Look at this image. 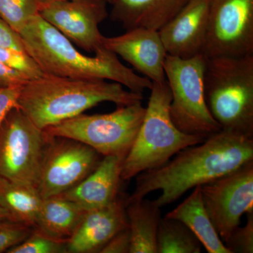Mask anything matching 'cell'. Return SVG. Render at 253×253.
Instances as JSON below:
<instances>
[{
    "label": "cell",
    "mask_w": 253,
    "mask_h": 253,
    "mask_svg": "<svg viewBox=\"0 0 253 253\" xmlns=\"http://www.w3.org/2000/svg\"><path fill=\"white\" fill-rule=\"evenodd\" d=\"M42 201V198L34 186L0 176V206L14 220L34 227Z\"/></svg>",
    "instance_id": "obj_21"
},
{
    "label": "cell",
    "mask_w": 253,
    "mask_h": 253,
    "mask_svg": "<svg viewBox=\"0 0 253 253\" xmlns=\"http://www.w3.org/2000/svg\"><path fill=\"white\" fill-rule=\"evenodd\" d=\"M107 4H112L116 0H104Z\"/></svg>",
    "instance_id": "obj_34"
},
{
    "label": "cell",
    "mask_w": 253,
    "mask_h": 253,
    "mask_svg": "<svg viewBox=\"0 0 253 253\" xmlns=\"http://www.w3.org/2000/svg\"><path fill=\"white\" fill-rule=\"evenodd\" d=\"M0 63L6 67L22 73L31 80L44 76V73L35 60L25 51L0 46Z\"/></svg>",
    "instance_id": "obj_25"
},
{
    "label": "cell",
    "mask_w": 253,
    "mask_h": 253,
    "mask_svg": "<svg viewBox=\"0 0 253 253\" xmlns=\"http://www.w3.org/2000/svg\"><path fill=\"white\" fill-rule=\"evenodd\" d=\"M130 233L127 226L113 236L100 253H130Z\"/></svg>",
    "instance_id": "obj_29"
},
{
    "label": "cell",
    "mask_w": 253,
    "mask_h": 253,
    "mask_svg": "<svg viewBox=\"0 0 253 253\" xmlns=\"http://www.w3.org/2000/svg\"><path fill=\"white\" fill-rule=\"evenodd\" d=\"M25 51L43 73L75 79L116 82L133 92L143 94L153 83L121 63L118 56L102 46L94 56L82 54L61 32L37 15L18 33Z\"/></svg>",
    "instance_id": "obj_2"
},
{
    "label": "cell",
    "mask_w": 253,
    "mask_h": 253,
    "mask_svg": "<svg viewBox=\"0 0 253 253\" xmlns=\"http://www.w3.org/2000/svg\"><path fill=\"white\" fill-rule=\"evenodd\" d=\"M106 114H81L44 130L49 136L69 138L86 144L103 157L126 158L135 141L146 108L141 103L118 106Z\"/></svg>",
    "instance_id": "obj_6"
},
{
    "label": "cell",
    "mask_w": 253,
    "mask_h": 253,
    "mask_svg": "<svg viewBox=\"0 0 253 253\" xmlns=\"http://www.w3.org/2000/svg\"><path fill=\"white\" fill-rule=\"evenodd\" d=\"M4 220H14V219L8 211L0 206V221Z\"/></svg>",
    "instance_id": "obj_32"
},
{
    "label": "cell",
    "mask_w": 253,
    "mask_h": 253,
    "mask_svg": "<svg viewBox=\"0 0 253 253\" xmlns=\"http://www.w3.org/2000/svg\"><path fill=\"white\" fill-rule=\"evenodd\" d=\"M127 198L121 194L111 204L86 211L77 229L68 240V253H100L113 236L127 227Z\"/></svg>",
    "instance_id": "obj_15"
},
{
    "label": "cell",
    "mask_w": 253,
    "mask_h": 253,
    "mask_svg": "<svg viewBox=\"0 0 253 253\" xmlns=\"http://www.w3.org/2000/svg\"><path fill=\"white\" fill-rule=\"evenodd\" d=\"M41 9L40 0H0V16L18 33Z\"/></svg>",
    "instance_id": "obj_23"
},
{
    "label": "cell",
    "mask_w": 253,
    "mask_h": 253,
    "mask_svg": "<svg viewBox=\"0 0 253 253\" xmlns=\"http://www.w3.org/2000/svg\"><path fill=\"white\" fill-rule=\"evenodd\" d=\"M143 99V94L125 89L116 82L44 74L23 84L18 108L44 129L83 114L100 103L109 101L123 106L141 103Z\"/></svg>",
    "instance_id": "obj_3"
},
{
    "label": "cell",
    "mask_w": 253,
    "mask_h": 253,
    "mask_svg": "<svg viewBox=\"0 0 253 253\" xmlns=\"http://www.w3.org/2000/svg\"><path fill=\"white\" fill-rule=\"evenodd\" d=\"M166 217L173 218L184 223L196 235L208 253H231L218 235L208 215L201 195V186Z\"/></svg>",
    "instance_id": "obj_18"
},
{
    "label": "cell",
    "mask_w": 253,
    "mask_h": 253,
    "mask_svg": "<svg viewBox=\"0 0 253 253\" xmlns=\"http://www.w3.org/2000/svg\"><path fill=\"white\" fill-rule=\"evenodd\" d=\"M206 60L202 54L189 59L168 54L164 63L172 96L169 113L172 122L183 132L205 139L221 130L205 101Z\"/></svg>",
    "instance_id": "obj_7"
},
{
    "label": "cell",
    "mask_w": 253,
    "mask_h": 253,
    "mask_svg": "<svg viewBox=\"0 0 253 253\" xmlns=\"http://www.w3.org/2000/svg\"><path fill=\"white\" fill-rule=\"evenodd\" d=\"M22 86L0 87V126L10 111L18 108V98Z\"/></svg>",
    "instance_id": "obj_28"
},
{
    "label": "cell",
    "mask_w": 253,
    "mask_h": 253,
    "mask_svg": "<svg viewBox=\"0 0 253 253\" xmlns=\"http://www.w3.org/2000/svg\"><path fill=\"white\" fill-rule=\"evenodd\" d=\"M253 161V138L221 130L201 144L189 146L172 161L136 176L126 202L161 191L154 200L160 208L175 202L189 190L214 180Z\"/></svg>",
    "instance_id": "obj_1"
},
{
    "label": "cell",
    "mask_w": 253,
    "mask_h": 253,
    "mask_svg": "<svg viewBox=\"0 0 253 253\" xmlns=\"http://www.w3.org/2000/svg\"><path fill=\"white\" fill-rule=\"evenodd\" d=\"M0 46L25 51L19 34L14 31L0 16Z\"/></svg>",
    "instance_id": "obj_30"
},
{
    "label": "cell",
    "mask_w": 253,
    "mask_h": 253,
    "mask_svg": "<svg viewBox=\"0 0 253 253\" xmlns=\"http://www.w3.org/2000/svg\"><path fill=\"white\" fill-rule=\"evenodd\" d=\"M246 215V225L243 227L238 226L234 229L224 244L231 253H253V212Z\"/></svg>",
    "instance_id": "obj_27"
},
{
    "label": "cell",
    "mask_w": 253,
    "mask_h": 253,
    "mask_svg": "<svg viewBox=\"0 0 253 253\" xmlns=\"http://www.w3.org/2000/svg\"><path fill=\"white\" fill-rule=\"evenodd\" d=\"M189 0H116L111 18L126 30L144 28L159 31Z\"/></svg>",
    "instance_id": "obj_17"
},
{
    "label": "cell",
    "mask_w": 253,
    "mask_h": 253,
    "mask_svg": "<svg viewBox=\"0 0 253 253\" xmlns=\"http://www.w3.org/2000/svg\"><path fill=\"white\" fill-rule=\"evenodd\" d=\"M211 2V0H189L158 31L168 55L189 59L202 54L207 37Z\"/></svg>",
    "instance_id": "obj_14"
},
{
    "label": "cell",
    "mask_w": 253,
    "mask_h": 253,
    "mask_svg": "<svg viewBox=\"0 0 253 253\" xmlns=\"http://www.w3.org/2000/svg\"><path fill=\"white\" fill-rule=\"evenodd\" d=\"M8 253H66L67 241L54 239L33 227L29 236L21 244L6 251Z\"/></svg>",
    "instance_id": "obj_24"
},
{
    "label": "cell",
    "mask_w": 253,
    "mask_h": 253,
    "mask_svg": "<svg viewBox=\"0 0 253 253\" xmlns=\"http://www.w3.org/2000/svg\"><path fill=\"white\" fill-rule=\"evenodd\" d=\"M130 233V253H157L158 227L162 212L154 201L143 199L126 202Z\"/></svg>",
    "instance_id": "obj_19"
},
{
    "label": "cell",
    "mask_w": 253,
    "mask_h": 253,
    "mask_svg": "<svg viewBox=\"0 0 253 253\" xmlns=\"http://www.w3.org/2000/svg\"><path fill=\"white\" fill-rule=\"evenodd\" d=\"M48 135L18 108L0 126V176L36 187Z\"/></svg>",
    "instance_id": "obj_8"
},
{
    "label": "cell",
    "mask_w": 253,
    "mask_h": 253,
    "mask_svg": "<svg viewBox=\"0 0 253 253\" xmlns=\"http://www.w3.org/2000/svg\"><path fill=\"white\" fill-rule=\"evenodd\" d=\"M206 58L253 54V0H211Z\"/></svg>",
    "instance_id": "obj_11"
},
{
    "label": "cell",
    "mask_w": 253,
    "mask_h": 253,
    "mask_svg": "<svg viewBox=\"0 0 253 253\" xmlns=\"http://www.w3.org/2000/svg\"><path fill=\"white\" fill-rule=\"evenodd\" d=\"M150 90L144 120L130 151L123 161V181L161 167L181 150L206 139L183 132L172 122L169 113L172 96L167 81L153 83Z\"/></svg>",
    "instance_id": "obj_5"
},
{
    "label": "cell",
    "mask_w": 253,
    "mask_h": 253,
    "mask_svg": "<svg viewBox=\"0 0 253 253\" xmlns=\"http://www.w3.org/2000/svg\"><path fill=\"white\" fill-rule=\"evenodd\" d=\"M101 156L79 141L48 135L37 181V191L42 199L66 192L96 169L102 159Z\"/></svg>",
    "instance_id": "obj_9"
},
{
    "label": "cell",
    "mask_w": 253,
    "mask_h": 253,
    "mask_svg": "<svg viewBox=\"0 0 253 253\" xmlns=\"http://www.w3.org/2000/svg\"><path fill=\"white\" fill-rule=\"evenodd\" d=\"M202 244L178 219L163 217L158 227L157 253H201Z\"/></svg>",
    "instance_id": "obj_22"
},
{
    "label": "cell",
    "mask_w": 253,
    "mask_h": 253,
    "mask_svg": "<svg viewBox=\"0 0 253 253\" xmlns=\"http://www.w3.org/2000/svg\"><path fill=\"white\" fill-rule=\"evenodd\" d=\"M102 44L152 83L166 81L164 63L168 54L158 31L131 28L121 36H104Z\"/></svg>",
    "instance_id": "obj_13"
},
{
    "label": "cell",
    "mask_w": 253,
    "mask_h": 253,
    "mask_svg": "<svg viewBox=\"0 0 253 253\" xmlns=\"http://www.w3.org/2000/svg\"><path fill=\"white\" fill-rule=\"evenodd\" d=\"M33 227L14 220L0 221V253L21 244L31 234Z\"/></svg>",
    "instance_id": "obj_26"
},
{
    "label": "cell",
    "mask_w": 253,
    "mask_h": 253,
    "mask_svg": "<svg viewBox=\"0 0 253 253\" xmlns=\"http://www.w3.org/2000/svg\"><path fill=\"white\" fill-rule=\"evenodd\" d=\"M29 81L22 73L6 67L0 63V87L22 86Z\"/></svg>",
    "instance_id": "obj_31"
},
{
    "label": "cell",
    "mask_w": 253,
    "mask_h": 253,
    "mask_svg": "<svg viewBox=\"0 0 253 253\" xmlns=\"http://www.w3.org/2000/svg\"><path fill=\"white\" fill-rule=\"evenodd\" d=\"M204 96L221 130L253 138V54L206 58Z\"/></svg>",
    "instance_id": "obj_4"
},
{
    "label": "cell",
    "mask_w": 253,
    "mask_h": 253,
    "mask_svg": "<svg viewBox=\"0 0 253 253\" xmlns=\"http://www.w3.org/2000/svg\"><path fill=\"white\" fill-rule=\"evenodd\" d=\"M63 1H66V0H40V3H41L42 9L43 7H44V6H48V5Z\"/></svg>",
    "instance_id": "obj_33"
},
{
    "label": "cell",
    "mask_w": 253,
    "mask_h": 253,
    "mask_svg": "<svg viewBox=\"0 0 253 253\" xmlns=\"http://www.w3.org/2000/svg\"><path fill=\"white\" fill-rule=\"evenodd\" d=\"M124 159L121 156H104L92 172L78 185L59 196L72 201L85 212L111 204L121 194Z\"/></svg>",
    "instance_id": "obj_16"
},
{
    "label": "cell",
    "mask_w": 253,
    "mask_h": 253,
    "mask_svg": "<svg viewBox=\"0 0 253 253\" xmlns=\"http://www.w3.org/2000/svg\"><path fill=\"white\" fill-rule=\"evenodd\" d=\"M201 191L206 211L224 244L240 226L241 217L253 212V161L201 186Z\"/></svg>",
    "instance_id": "obj_10"
},
{
    "label": "cell",
    "mask_w": 253,
    "mask_h": 253,
    "mask_svg": "<svg viewBox=\"0 0 253 253\" xmlns=\"http://www.w3.org/2000/svg\"><path fill=\"white\" fill-rule=\"evenodd\" d=\"M85 212L60 196L42 199L34 228L54 239L68 241Z\"/></svg>",
    "instance_id": "obj_20"
},
{
    "label": "cell",
    "mask_w": 253,
    "mask_h": 253,
    "mask_svg": "<svg viewBox=\"0 0 253 253\" xmlns=\"http://www.w3.org/2000/svg\"><path fill=\"white\" fill-rule=\"evenodd\" d=\"M104 0H66L44 6L40 15L76 45L87 51L103 46L99 26L109 16Z\"/></svg>",
    "instance_id": "obj_12"
}]
</instances>
